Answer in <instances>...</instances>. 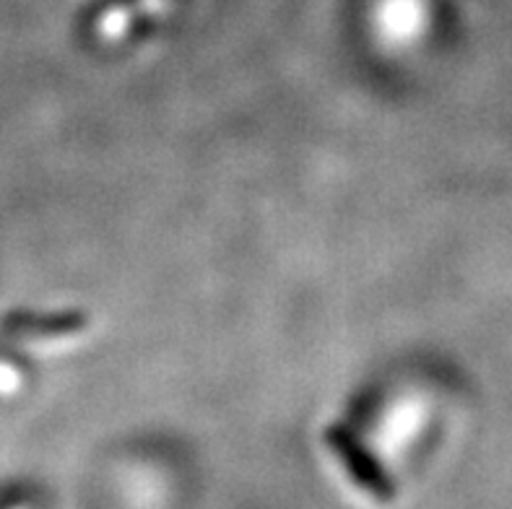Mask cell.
Masks as SVG:
<instances>
[{
    "mask_svg": "<svg viewBox=\"0 0 512 509\" xmlns=\"http://www.w3.org/2000/svg\"><path fill=\"white\" fill-rule=\"evenodd\" d=\"M325 445L331 447V452L338 458V463L344 465L346 476L354 481V486H357L362 494H367V497L375 499V502L380 504L396 502V484H393L388 473L383 471V465L377 463L370 452L364 450L362 442H359L344 424H331L325 429Z\"/></svg>",
    "mask_w": 512,
    "mask_h": 509,
    "instance_id": "cell-1",
    "label": "cell"
},
{
    "mask_svg": "<svg viewBox=\"0 0 512 509\" xmlns=\"http://www.w3.org/2000/svg\"><path fill=\"white\" fill-rule=\"evenodd\" d=\"M84 312H60V315H32V312H13L6 317V330L16 336L55 338L81 333L86 328Z\"/></svg>",
    "mask_w": 512,
    "mask_h": 509,
    "instance_id": "cell-2",
    "label": "cell"
}]
</instances>
